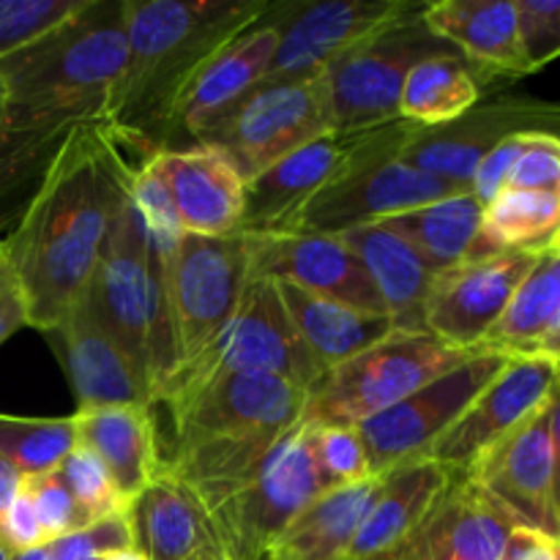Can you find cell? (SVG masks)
Masks as SVG:
<instances>
[{
    "label": "cell",
    "instance_id": "cell-46",
    "mask_svg": "<svg viewBox=\"0 0 560 560\" xmlns=\"http://www.w3.org/2000/svg\"><path fill=\"white\" fill-rule=\"evenodd\" d=\"M22 490V476L0 457V514L9 509V503L14 501L16 492Z\"/></svg>",
    "mask_w": 560,
    "mask_h": 560
},
{
    "label": "cell",
    "instance_id": "cell-43",
    "mask_svg": "<svg viewBox=\"0 0 560 560\" xmlns=\"http://www.w3.org/2000/svg\"><path fill=\"white\" fill-rule=\"evenodd\" d=\"M20 328H31L27 326V306L9 262L0 255V345L14 337Z\"/></svg>",
    "mask_w": 560,
    "mask_h": 560
},
{
    "label": "cell",
    "instance_id": "cell-19",
    "mask_svg": "<svg viewBox=\"0 0 560 560\" xmlns=\"http://www.w3.org/2000/svg\"><path fill=\"white\" fill-rule=\"evenodd\" d=\"M468 479L479 485L520 528L560 539L556 506V463H552L550 413L547 405L520 424L512 435L492 446L470 468Z\"/></svg>",
    "mask_w": 560,
    "mask_h": 560
},
{
    "label": "cell",
    "instance_id": "cell-34",
    "mask_svg": "<svg viewBox=\"0 0 560 560\" xmlns=\"http://www.w3.org/2000/svg\"><path fill=\"white\" fill-rule=\"evenodd\" d=\"M560 235V195L556 191L503 189L485 206L481 241L498 252H545Z\"/></svg>",
    "mask_w": 560,
    "mask_h": 560
},
{
    "label": "cell",
    "instance_id": "cell-44",
    "mask_svg": "<svg viewBox=\"0 0 560 560\" xmlns=\"http://www.w3.org/2000/svg\"><path fill=\"white\" fill-rule=\"evenodd\" d=\"M556 545L558 539H552V536H545L530 528H520L517 525L512 536H509L503 560H552Z\"/></svg>",
    "mask_w": 560,
    "mask_h": 560
},
{
    "label": "cell",
    "instance_id": "cell-1",
    "mask_svg": "<svg viewBox=\"0 0 560 560\" xmlns=\"http://www.w3.org/2000/svg\"><path fill=\"white\" fill-rule=\"evenodd\" d=\"M104 118L82 120L38 173L14 230L0 241L27 306V326L47 334L80 304L131 197L137 167Z\"/></svg>",
    "mask_w": 560,
    "mask_h": 560
},
{
    "label": "cell",
    "instance_id": "cell-31",
    "mask_svg": "<svg viewBox=\"0 0 560 560\" xmlns=\"http://www.w3.org/2000/svg\"><path fill=\"white\" fill-rule=\"evenodd\" d=\"M481 222H485V206L470 191H465L399 213L383 224L402 235L435 271H446L465 260L490 257L481 241Z\"/></svg>",
    "mask_w": 560,
    "mask_h": 560
},
{
    "label": "cell",
    "instance_id": "cell-16",
    "mask_svg": "<svg viewBox=\"0 0 560 560\" xmlns=\"http://www.w3.org/2000/svg\"><path fill=\"white\" fill-rule=\"evenodd\" d=\"M558 383V370L539 355L512 359L485 392L468 405L452 430L430 448L427 457L441 463L452 476H468L492 446L512 435L520 424L539 413Z\"/></svg>",
    "mask_w": 560,
    "mask_h": 560
},
{
    "label": "cell",
    "instance_id": "cell-6",
    "mask_svg": "<svg viewBox=\"0 0 560 560\" xmlns=\"http://www.w3.org/2000/svg\"><path fill=\"white\" fill-rule=\"evenodd\" d=\"M476 350H459L430 331H392L386 339L323 375L312 392L304 419L312 424L359 427Z\"/></svg>",
    "mask_w": 560,
    "mask_h": 560
},
{
    "label": "cell",
    "instance_id": "cell-35",
    "mask_svg": "<svg viewBox=\"0 0 560 560\" xmlns=\"http://www.w3.org/2000/svg\"><path fill=\"white\" fill-rule=\"evenodd\" d=\"M74 446V416H66V419H27V416L0 413V457L22 479L58 470Z\"/></svg>",
    "mask_w": 560,
    "mask_h": 560
},
{
    "label": "cell",
    "instance_id": "cell-2",
    "mask_svg": "<svg viewBox=\"0 0 560 560\" xmlns=\"http://www.w3.org/2000/svg\"><path fill=\"white\" fill-rule=\"evenodd\" d=\"M268 9V0H124L129 58L104 120L129 148H167L164 137L175 129L191 80Z\"/></svg>",
    "mask_w": 560,
    "mask_h": 560
},
{
    "label": "cell",
    "instance_id": "cell-10",
    "mask_svg": "<svg viewBox=\"0 0 560 560\" xmlns=\"http://www.w3.org/2000/svg\"><path fill=\"white\" fill-rule=\"evenodd\" d=\"M334 129L326 77L255 91L222 120L208 126L197 142L213 145L249 184L279 159Z\"/></svg>",
    "mask_w": 560,
    "mask_h": 560
},
{
    "label": "cell",
    "instance_id": "cell-20",
    "mask_svg": "<svg viewBox=\"0 0 560 560\" xmlns=\"http://www.w3.org/2000/svg\"><path fill=\"white\" fill-rule=\"evenodd\" d=\"M517 528L468 476H454L413 539L383 560H503L509 536Z\"/></svg>",
    "mask_w": 560,
    "mask_h": 560
},
{
    "label": "cell",
    "instance_id": "cell-33",
    "mask_svg": "<svg viewBox=\"0 0 560 560\" xmlns=\"http://www.w3.org/2000/svg\"><path fill=\"white\" fill-rule=\"evenodd\" d=\"M560 323V255L545 249L536 257L534 268L525 273L512 301L503 310L501 320L490 328L479 350L512 355H536Z\"/></svg>",
    "mask_w": 560,
    "mask_h": 560
},
{
    "label": "cell",
    "instance_id": "cell-22",
    "mask_svg": "<svg viewBox=\"0 0 560 560\" xmlns=\"http://www.w3.org/2000/svg\"><path fill=\"white\" fill-rule=\"evenodd\" d=\"M129 525L148 560H230L208 509L167 465L129 503Z\"/></svg>",
    "mask_w": 560,
    "mask_h": 560
},
{
    "label": "cell",
    "instance_id": "cell-18",
    "mask_svg": "<svg viewBox=\"0 0 560 560\" xmlns=\"http://www.w3.org/2000/svg\"><path fill=\"white\" fill-rule=\"evenodd\" d=\"M252 277L290 282L353 310L388 315L359 257L339 235L246 233Z\"/></svg>",
    "mask_w": 560,
    "mask_h": 560
},
{
    "label": "cell",
    "instance_id": "cell-7",
    "mask_svg": "<svg viewBox=\"0 0 560 560\" xmlns=\"http://www.w3.org/2000/svg\"><path fill=\"white\" fill-rule=\"evenodd\" d=\"M421 9L424 3H413L328 66L323 77L331 96L334 129H361L397 120L399 93L413 66L432 55L454 52L452 44L427 27Z\"/></svg>",
    "mask_w": 560,
    "mask_h": 560
},
{
    "label": "cell",
    "instance_id": "cell-13",
    "mask_svg": "<svg viewBox=\"0 0 560 560\" xmlns=\"http://www.w3.org/2000/svg\"><path fill=\"white\" fill-rule=\"evenodd\" d=\"M310 397L312 392L277 375H224L162 405L173 419V446H180L288 432L304 419Z\"/></svg>",
    "mask_w": 560,
    "mask_h": 560
},
{
    "label": "cell",
    "instance_id": "cell-42",
    "mask_svg": "<svg viewBox=\"0 0 560 560\" xmlns=\"http://www.w3.org/2000/svg\"><path fill=\"white\" fill-rule=\"evenodd\" d=\"M0 545L9 550V556L47 545V536H44L36 509H33L31 495L25 490L16 492L9 509L0 514Z\"/></svg>",
    "mask_w": 560,
    "mask_h": 560
},
{
    "label": "cell",
    "instance_id": "cell-29",
    "mask_svg": "<svg viewBox=\"0 0 560 560\" xmlns=\"http://www.w3.org/2000/svg\"><path fill=\"white\" fill-rule=\"evenodd\" d=\"M277 290L301 342L326 372L397 331L388 315L353 310V306L306 293L290 282H277Z\"/></svg>",
    "mask_w": 560,
    "mask_h": 560
},
{
    "label": "cell",
    "instance_id": "cell-25",
    "mask_svg": "<svg viewBox=\"0 0 560 560\" xmlns=\"http://www.w3.org/2000/svg\"><path fill=\"white\" fill-rule=\"evenodd\" d=\"M271 9L249 31L224 44L186 88L178 104V115H175V126H184L195 140L208 126L222 120L235 104L244 102L271 66L279 38H282Z\"/></svg>",
    "mask_w": 560,
    "mask_h": 560
},
{
    "label": "cell",
    "instance_id": "cell-39",
    "mask_svg": "<svg viewBox=\"0 0 560 560\" xmlns=\"http://www.w3.org/2000/svg\"><path fill=\"white\" fill-rule=\"evenodd\" d=\"M22 490L31 495L33 509L38 514V523H42L44 536H47V545L63 539V536L91 528V520L80 512V506L74 503L71 492L66 490L58 470L22 479Z\"/></svg>",
    "mask_w": 560,
    "mask_h": 560
},
{
    "label": "cell",
    "instance_id": "cell-30",
    "mask_svg": "<svg viewBox=\"0 0 560 560\" xmlns=\"http://www.w3.org/2000/svg\"><path fill=\"white\" fill-rule=\"evenodd\" d=\"M375 485L377 479H370L317 495L268 547L262 560H348Z\"/></svg>",
    "mask_w": 560,
    "mask_h": 560
},
{
    "label": "cell",
    "instance_id": "cell-52",
    "mask_svg": "<svg viewBox=\"0 0 560 560\" xmlns=\"http://www.w3.org/2000/svg\"><path fill=\"white\" fill-rule=\"evenodd\" d=\"M552 249H556L558 255H560V235H558V241H556V244H552Z\"/></svg>",
    "mask_w": 560,
    "mask_h": 560
},
{
    "label": "cell",
    "instance_id": "cell-11",
    "mask_svg": "<svg viewBox=\"0 0 560 560\" xmlns=\"http://www.w3.org/2000/svg\"><path fill=\"white\" fill-rule=\"evenodd\" d=\"M509 361L512 355L476 350L463 364L355 427L364 441L372 476L377 479L399 465L424 459Z\"/></svg>",
    "mask_w": 560,
    "mask_h": 560
},
{
    "label": "cell",
    "instance_id": "cell-36",
    "mask_svg": "<svg viewBox=\"0 0 560 560\" xmlns=\"http://www.w3.org/2000/svg\"><path fill=\"white\" fill-rule=\"evenodd\" d=\"M58 476L63 479L66 490L71 492L80 512L91 520V525L129 514V501L120 495L109 470L91 448L77 443L58 468Z\"/></svg>",
    "mask_w": 560,
    "mask_h": 560
},
{
    "label": "cell",
    "instance_id": "cell-37",
    "mask_svg": "<svg viewBox=\"0 0 560 560\" xmlns=\"http://www.w3.org/2000/svg\"><path fill=\"white\" fill-rule=\"evenodd\" d=\"M312 424V421H310ZM312 454L326 490L361 485L375 479L366 457L364 441L355 427L312 424Z\"/></svg>",
    "mask_w": 560,
    "mask_h": 560
},
{
    "label": "cell",
    "instance_id": "cell-9",
    "mask_svg": "<svg viewBox=\"0 0 560 560\" xmlns=\"http://www.w3.org/2000/svg\"><path fill=\"white\" fill-rule=\"evenodd\" d=\"M249 279L246 233L178 235L173 249L164 255V284L178 366L200 355L219 337L238 310Z\"/></svg>",
    "mask_w": 560,
    "mask_h": 560
},
{
    "label": "cell",
    "instance_id": "cell-5",
    "mask_svg": "<svg viewBox=\"0 0 560 560\" xmlns=\"http://www.w3.org/2000/svg\"><path fill=\"white\" fill-rule=\"evenodd\" d=\"M224 375H277L295 386L315 392L326 370L306 350L282 304L277 282L252 277L238 310L219 337L180 364L159 392L156 402L184 397Z\"/></svg>",
    "mask_w": 560,
    "mask_h": 560
},
{
    "label": "cell",
    "instance_id": "cell-8",
    "mask_svg": "<svg viewBox=\"0 0 560 560\" xmlns=\"http://www.w3.org/2000/svg\"><path fill=\"white\" fill-rule=\"evenodd\" d=\"M323 492L312 424L301 419L279 438L260 468L208 514L230 560H262L282 530Z\"/></svg>",
    "mask_w": 560,
    "mask_h": 560
},
{
    "label": "cell",
    "instance_id": "cell-21",
    "mask_svg": "<svg viewBox=\"0 0 560 560\" xmlns=\"http://www.w3.org/2000/svg\"><path fill=\"white\" fill-rule=\"evenodd\" d=\"M44 337L58 353L66 377L74 392L77 410L118 408V405H148L153 408L151 394L137 377L118 345L98 326L88 310L85 299Z\"/></svg>",
    "mask_w": 560,
    "mask_h": 560
},
{
    "label": "cell",
    "instance_id": "cell-45",
    "mask_svg": "<svg viewBox=\"0 0 560 560\" xmlns=\"http://www.w3.org/2000/svg\"><path fill=\"white\" fill-rule=\"evenodd\" d=\"M547 413H550V438H552V463H556V506L560 514V375L556 388L547 402Z\"/></svg>",
    "mask_w": 560,
    "mask_h": 560
},
{
    "label": "cell",
    "instance_id": "cell-48",
    "mask_svg": "<svg viewBox=\"0 0 560 560\" xmlns=\"http://www.w3.org/2000/svg\"><path fill=\"white\" fill-rule=\"evenodd\" d=\"M98 560H148L137 547H124V550H109Z\"/></svg>",
    "mask_w": 560,
    "mask_h": 560
},
{
    "label": "cell",
    "instance_id": "cell-41",
    "mask_svg": "<svg viewBox=\"0 0 560 560\" xmlns=\"http://www.w3.org/2000/svg\"><path fill=\"white\" fill-rule=\"evenodd\" d=\"M506 189L560 195V140L545 135L528 137L523 153L509 173Z\"/></svg>",
    "mask_w": 560,
    "mask_h": 560
},
{
    "label": "cell",
    "instance_id": "cell-51",
    "mask_svg": "<svg viewBox=\"0 0 560 560\" xmlns=\"http://www.w3.org/2000/svg\"><path fill=\"white\" fill-rule=\"evenodd\" d=\"M552 560H560V539H558V545H556V552H552Z\"/></svg>",
    "mask_w": 560,
    "mask_h": 560
},
{
    "label": "cell",
    "instance_id": "cell-38",
    "mask_svg": "<svg viewBox=\"0 0 560 560\" xmlns=\"http://www.w3.org/2000/svg\"><path fill=\"white\" fill-rule=\"evenodd\" d=\"M88 0H0V58L63 25Z\"/></svg>",
    "mask_w": 560,
    "mask_h": 560
},
{
    "label": "cell",
    "instance_id": "cell-26",
    "mask_svg": "<svg viewBox=\"0 0 560 560\" xmlns=\"http://www.w3.org/2000/svg\"><path fill=\"white\" fill-rule=\"evenodd\" d=\"M427 27L492 80L534 74L520 36L517 0H441L421 9Z\"/></svg>",
    "mask_w": 560,
    "mask_h": 560
},
{
    "label": "cell",
    "instance_id": "cell-4",
    "mask_svg": "<svg viewBox=\"0 0 560 560\" xmlns=\"http://www.w3.org/2000/svg\"><path fill=\"white\" fill-rule=\"evenodd\" d=\"M424 126L397 118L361 129H331L252 178L241 233H282L290 219L326 186L375 164L397 162Z\"/></svg>",
    "mask_w": 560,
    "mask_h": 560
},
{
    "label": "cell",
    "instance_id": "cell-49",
    "mask_svg": "<svg viewBox=\"0 0 560 560\" xmlns=\"http://www.w3.org/2000/svg\"><path fill=\"white\" fill-rule=\"evenodd\" d=\"M11 560H52V550H49V545H44V547H36V550L14 552Z\"/></svg>",
    "mask_w": 560,
    "mask_h": 560
},
{
    "label": "cell",
    "instance_id": "cell-12",
    "mask_svg": "<svg viewBox=\"0 0 560 560\" xmlns=\"http://www.w3.org/2000/svg\"><path fill=\"white\" fill-rule=\"evenodd\" d=\"M520 135H545L560 140V102L517 93L481 98L459 118L421 129L419 137L405 148L399 162L470 189V178L481 159L501 142Z\"/></svg>",
    "mask_w": 560,
    "mask_h": 560
},
{
    "label": "cell",
    "instance_id": "cell-50",
    "mask_svg": "<svg viewBox=\"0 0 560 560\" xmlns=\"http://www.w3.org/2000/svg\"><path fill=\"white\" fill-rule=\"evenodd\" d=\"M0 560H11V556H9V550H5L3 545H0Z\"/></svg>",
    "mask_w": 560,
    "mask_h": 560
},
{
    "label": "cell",
    "instance_id": "cell-23",
    "mask_svg": "<svg viewBox=\"0 0 560 560\" xmlns=\"http://www.w3.org/2000/svg\"><path fill=\"white\" fill-rule=\"evenodd\" d=\"M156 159L184 233L228 235L238 230L246 180L219 148H162Z\"/></svg>",
    "mask_w": 560,
    "mask_h": 560
},
{
    "label": "cell",
    "instance_id": "cell-40",
    "mask_svg": "<svg viewBox=\"0 0 560 560\" xmlns=\"http://www.w3.org/2000/svg\"><path fill=\"white\" fill-rule=\"evenodd\" d=\"M520 36L530 71L560 58V0H517Z\"/></svg>",
    "mask_w": 560,
    "mask_h": 560
},
{
    "label": "cell",
    "instance_id": "cell-3",
    "mask_svg": "<svg viewBox=\"0 0 560 560\" xmlns=\"http://www.w3.org/2000/svg\"><path fill=\"white\" fill-rule=\"evenodd\" d=\"M167 249H173V244L156 238L145 228L129 197L109 230L102 260L82 295L98 326L135 366L153 405L178 366L164 284Z\"/></svg>",
    "mask_w": 560,
    "mask_h": 560
},
{
    "label": "cell",
    "instance_id": "cell-17",
    "mask_svg": "<svg viewBox=\"0 0 560 560\" xmlns=\"http://www.w3.org/2000/svg\"><path fill=\"white\" fill-rule=\"evenodd\" d=\"M541 252H498L438 271L424 306L427 331L459 350H479Z\"/></svg>",
    "mask_w": 560,
    "mask_h": 560
},
{
    "label": "cell",
    "instance_id": "cell-14",
    "mask_svg": "<svg viewBox=\"0 0 560 560\" xmlns=\"http://www.w3.org/2000/svg\"><path fill=\"white\" fill-rule=\"evenodd\" d=\"M410 0H320V3H273L279 47L255 91L293 85L326 74L328 66L410 9ZM252 91V93H255Z\"/></svg>",
    "mask_w": 560,
    "mask_h": 560
},
{
    "label": "cell",
    "instance_id": "cell-24",
    "mask_svg": "<svg viewBox=\"0 0 560 560\" xmlns=\"http://www.w3.org/2000/svg\"><path fill=\"white\" fill-rule=\"evenodd\" d=\"M452 481L454 476L430 457L377 476L375 495L350 545L348 560H383L402 550Z\"/></svg>",
    "mask_w": 560,
    "mask_h": 560
},
{
    "label": "cell",
    "instance_id": "cell-27",
    "mask_svg": "<svg viewBox=\"0 0 560 560\" xmlns=\"http://www.w3.org/2000/svg\"><path fill=\"white\" fill-rule=\"evenodd\" d=\"M339 238L353 249L370 273L394 326L399 331H427L424 306L438 277L435 268L383 222L345 230Z\"/></svg>",
    "mask_w": 560,
    "mask_h": 560
},
{
    "label": "cell",
    "instance_id": "cell-15",
    "mask_svg": "<svg viewBox=\"0 0 560 560\" xmlns=\"http://www.w3.org/2000/svg\"><path fill=\"white\" fill-rule=\"evenodd\" d=\"M465 191L470 189L421 173L397 159V162L375 164V167H364L334 180L290 219L282 233L339 235L345 230L386 222L399 213L465 195Z\"/></svg>",
    "mask_w": 560,
    "mask_h": 560
},
{
    "label": "cell",
    "instance_id": "cell-32",
    "mask_svg": "<svg viewBox=\"0 0 560 560\" xmlns=\"http://www.w3.org/2000/svg\"><path fill=\"white\" fill-rule=\"evenodd\" d=\"M492 82L495 80L487 71L470 63L457 49L432 55L413 66V71L405 77L402 93H399V118L424 126V129L443 126L479 104Z\"/></svg>",
    "mask_w": 560,
    "mask_h": 560
},
{
    "label": "cell",
    "instance_id": "cell-47",
    "mask_svg": "<svg viewBox=\"0 0 560 560\" xmlns=\"http://www.w3.org/2000/svg\"><path fill=\"white\" fill-rule=\"evenodd\" d=\"M536 355H539V359L550 361V364L556 366L558 375H560V323H558L556 331H552L550 337L545 339V345H541V348L536 350Z\"/></svg>",
    "mask_w": 560,
    "mask_h": 560
},
{
    "label": "cell",
    "instance_id": "cell-28",
    "mask_svg": "<svg viewBox=\"0 0 560 560\" xmlns=\"http://www.w3.org/2000/svg\"><path fill=\"white\" fill-rule=\"evenodd\" d=\"M77 443L91 448L113 476L126 501H135L162 470L156 424L148 405L77 410Z\"/></svg>",
    "mask_w": 560,
    "mask_h": 560
}]
</instances>
